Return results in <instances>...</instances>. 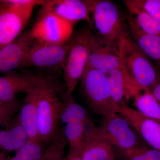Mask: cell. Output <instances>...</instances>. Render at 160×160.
Segmentation results:
<instances>
[{"mask_svg": "<svg viewBox=\"0 0 160 160\" xmlns=\"http://www.w3.org/2000/svg\"><path fill=\"white\" fill-rule=\"evenodd\" d=\"M121 69L136 87L150 89L156 78L157 67L153 66L131 36L120 41Z\"/></svg>", "mask_w": 160, "mask_h": 160, "instance_id": "6da1fadb", "label": "cell"}, {"mask_svg": "<svg viewBox=\"0 0 160 160\" xmlns=\"http://www.w3.org/2000/svg\"><path fill=\"white\" fill-rule=\"evenodd\" d=\"M56 87L47 80L38 87V129L42 143L50 144L59 136V124L65 102L60 99Z\"/></svg>", "mask_w": 160, "mask_h": 160, "instance_id": "7a4b0ae2", "label": "cell"}, {"mask_svg": "<svg viewBox=\"0 0 160 160\" xmlns=\"http://www.w3.org/2000/svg\"><path fill=\"white\" fill-rule=\"evenodd\" d=\"M44 1H0V49L17 39L23 33L36 6Z\"/></svg>", "mask_w": 160, "mask_h": 160, "instance_id": "3957f363", "label": "cell"}, {"mask_svg": "<svg viewBox=\"0 0 160 160\" xmlns=\"http://www.w3.org/2000/svg\"><path fill=\"white\" fill-rule=\"evenodd\" d=\"M92 32L90 27H84L73 32L68 41L69 49L63 70L66 91L70 94L80 82L88 64Z\"/></svg>", "mask_w": 160, "mask_h": 160, "instance_id": "277c9868", "label": "cell"}, {"mask_svg": "<svg viewBox=\"0 0 160 160\" xmlns=\"http://www.w3.org/2000/svg\"><path fill=\"white\" fill-rule=\"evenodd\" d=\"M80 82V88L89 109L103 117L117 113L108 89L107 75L87 64Z\"/></svg>", "mask_w": 160, "mask_h": 160, "instance_id": "5b68a950", "label": "cell"}, {"mask_svg": "<svg viewBox=\"0 0 160 160\" xmlns=\"http://www.w3.org/2000/svg\"><path fill=\"white\" fill-rule=\"evenodd\" d=\"M92 14L97 32L105 39L118 43L131 36L126 18L111 1L96 0Z\"/></svg>", "mask_w": 160, "mask_h": 160, "instance_id": "8992f818", "label": "cell"}, {"mask_svg": "<svg viewBox=\"0 0 160 160\" xmlns=\"http://www.w3.org/2000/svg\"><path fill=\"white\" fill-rule=\"evenodd\" d=\"M97 132L115 150H127L145 142L128 120L118 113L104 117Z\"/></svg>", "mask_w": 160, "mask_h": 160, "instance_id": "52a82bcc", "label": "cell"}, {"mask_svg": "<svg viewBox=\"0 0 160 160\" xmlns=\"http://www.w3.org/2000/svg\"><path fill=\"white\" fill-rule=\"evenodd\" d=\"M74 25L51 13L38 15L30 30L33 42L49 45H61L69 41Z\"/></svg>", "mask_w": 160, "mask_h": 160, "instance_id": "ba28073f", "label": "cell"}, {"mask_svg": "<svg viewBox=\"0 0 160 160\" xmlns=\"http://www.w3.org/2000/svg\"><path fill=\"white\" fill-rule=\"evenodd\" d=\"M119 42H109L92 32L88 65L106 75L121 68Z\"/></svg>", "mask_w": 160, "mask_h": 160, "instance_id": "9c48e42d", "label": "cell"}, {"mask_svg": "<svg viewBox=\"0 0 160 160\" xmlns=\"http://www.w3.org/2000/svg\"><path fill=\"white\" fill-rule=\"evenodd\" d=\"M96 0H52L44 1L38 15L51 13L75 25L85 20L93 29L90 15Z\"/></svg>", "mask_w": 160, "mask_h": 160, "instance_id": "30bf717a", "label": "cell"}, {"mask_svg": "<svg viewBox=\"0 0 160 160\" xmlns=\"http://www.w3.org/2000/svg\"><path fill=\"white\" fill-rule=\"evenodd\" d=\"M69 49L68 42L61 45H44L33 42L20 67L63 69Z\"/></svg>", "mask_w": 160, "mask_h": 160, "instance_id": "8fae6325", "label": "cell"}, {"mask_svg": "<svg viewBox=\"0 0 160 160\" xmlns=\"http://www.w3.org/2000/svg\"><path fill=\"white\" fill-rule=\"evenodd\" d=\"M47 80L32 72H20L12 70L0 76V102L17 99L20 93L29 94Z\"/></svg>", "mask_w": 160, "mask_h": 160, "instance_id": "7c38bea8", "label": "cell"}, {"mask_svg": "<svg viewBox=\"0 0 160 160\" xmlns=\"http://www.w3.org/2000/svg\"><path fill=\"white\" fill-rule=\"evenodd\" d=\"M118 113L125 118L146 144L160 152V124L144 116L136 109L126 105Z\"/></svg>", "mask_w": 160, "mask_h": 160, "instance_id": "4fadbf2b", "label": "cell"}, {"mask_svg": "<svg viewBox=\"0 0 160 160\" xmlns=\"http://www.w3.org/2000/svg\"><path fill=\"white\" fill-rule=\"evenodd\" d=\"M33 42L30 31H27L0 49V72L4 74L20 67Z\"/></svg>", "mask_w": 160, "mask_h": 160, "instance_id": "5bb4252c", "label": "cell"}, {"mask_svg": "<svg viewBox=\"0 0 160 160\" xmlns=\"http://www.w3.org/2000/svg\"><path fill=\"white\" fill-rule=\"evenodd\" d=\"M107 84L112 101L118 113L119 109L127 105L138 88L132 84L121 68L115 69L107 75Z\"/></svg>", "mask_w": 160, "mask_h": 160, "instance_id": "9a60e30c", "label": "cell"}, {"mask_svg": "<svg viewBox=\"0 0 160 160\" xmlns=\"http://www.w3.org/2000/svg\"><path fill=\"white\" fill-rule=\"evenodd\" d=\"M97 128L91 121L87 124L83 160H116L114 148L98 135Z\"/></svg>", "mask_w": 160, "mask_h": 160, "instance_id": "2e32d148", "label": "cell"}, {"mask_svg": "<svg viewBox=\"0 0 160 160\" xmlns=\"http://www.w3.org/2000/svg\"><path fill=\"white\" fill-rule=\"evenodd\" d=\"M39 87L31 93L26 94L18 116L29 141L42 143L39 132L38 119L37 100Z\"/></svg>", "mask_w": 160, "mask_h": 160, "instance_id": "e0dca14e", "label": "cell"}, {"mask_svg": "<svg viewBox=\"0 0 160 160\" xmlns=\"http://www.w3.org/2000/svg\"><path fill=\"white\" fill-rule=\"evenodd\" d=\"M126 18L132 39L147 57L160 67V36L144 32L129 13Z\"/></svg>", "mask_w": 160, "mask_h": 160, "instance_id": "ac0fdd59", "label": "cell"}, {"mask_svg": "<svg viewBox=\"0 0 160 160\" xmlns=\"http://www.w3.org/2000/svg\"><path fill=\"white\" fill-rule=\"evenodd\" d=\"M133 106L144 116L160 124V104L149 88L141 87L133 95Z\"/></svg>", "mask_w": 160, "mask_h": 160, "instance_id": "d6986e66", "label": "cell"}, {"mask_svg": "<svg viewBox=\"0 0 160 160\" xmlns=\"http://www.w3.org/2000/svg\"><path fill=\"white\" fill-rule=\"evenodd\" d=\"M129 14L133 17L140 29L147 34L160 36V21L149 14L138 0L123 1Z\"/></svg>", "mask_w": 160, "mask_h": 160, "instance_id": "ffe728a7", "label": "cell"}, {"mask_svg": "<svg viewBox=\"0 0 160 160\" xmlns=\"http://www.w3.org/2000/svg\"><path fill=\"white\" fill-rule=\"evenodd\" d=\"M29 141L18 115L14 122L8 129L0 131V146L7 151H17Z\"/></svg>", "mask_w": 160, "mask_h": 160, "instance_id": "44dd1931", "label": "cell"}, {"mask_svg": "<svg viewBox=\"0 0 160 160\" xmlns=\"http://www.w3.org/2000/svg\"><path fill=\"white\" fill-rule=\"evenodd\" d=\"M65 106L63 108L61 121L66 124L73 123H87L89 118L85 108L75 102L72 94L66 91Z\"/></svg>", "mask_w": 160, "mask_h": 160, "instance_id": "7402d4cb", "label": "cell"}, {"mask_svg": "<svg viewBox=\"0 0 160 160\" xmlns=\"http://www.w3.org/2000/svg\"><path fill=\"white\" fill-rule=\"evenodd\" d=\"M115 152L116 160H160V152L145 142L127 150H115Z\"/></svg>", "mask_w": 160, "mask_h": 160, "instance_id": "603a6c76", "label": "cell"}, {"mask_svg": "<svg viewBox=\"0 0 160 160\" xmlns=\"http://www.w3.org/2000/svg\"><path fill=\"white\" fill-rule=\"evenodd\" d=\"M88 122L66 124L63 134L69 144V149H84Z\"/></svg>", "mask_w": 160, "mask_h": 160, "instance_id": "cb8c5ba5", "label": "cell"}, {"mask_svg": "<svg viewBox=\"0 0 160 160\" xmlns=\"http://www.w3.org/2000/svg\"><path fill=\"white\" fill-rule=\"evenodd\" d=\"M42 143L29 141L9 160H42L44 151Z\"/></svg>", "mask_w": 160, "mask_h": 160, "instance_id": "d4e9b609", "label": "cell"}, {"mask_svg": "<svg viewBox=\"0 0 160 160\" xmlns=\"http://www.w3.org/2000/svg\"><path fill=\"white\" fill-rule=\"evenodd\" d=\"M60 138V136L57 139L49 144L50 146L44 151L42 160H65L64 149L67 141L64 135L61 139Z\"/></svg>", "mask_w": 160, "mask_h": 160, "instance_id": "484cf974", "label": "cell"}, {"mask_svg": "<svg viewBox=\"0 0 160 160\" xmlns=\"http://www.w3.org/2000/svg\"><path fill=\"white\" fill-rule=\"evenodd\" d=\"M21 106L17 99L9 102H0V126L11 119L20 110Z\"/></svg>", "mask_w": 160, "mask_h": 160, "instance_id": "4316f807", "label": "cell"}, {"mask_svg": "<svg viewBox=\"0 0 160 160\" xmlns=\"http://www.w3.org/2000/svg\"><path fill=\"white\" fill-rule=\"evenodd\" d=\"M149 14L160 21V0H138Z\"/></svg>", "mask_w": 160, "mask_h": 160, "instance_id": "83f0119b", "label": "cell"}, {"mask_svg": "<svg viewBox=\"0 0 160 160\" xmlns=\"http://www.w3.org/2000/svg\"><path fill=\"white\" fill-rule=\"evenodd\" d=\"M152 93L157 100L160 102V67H157L156 78L150 88Z\"/></svg>", "mask_w": 160, "mask_h": 160, "instance_id": "f1b7e54d", "label": "cell"}, {"mask_svg": "<svg viewBox=\"0 0 160 160\" xmlns=\"http://www.w3.org/2000/svg\"><path fill=\"white\" fill-rule=\"evenodd\" d=\"M83 149H69L65 160H83Z\"/></svg>", "mask_w": 160, "mask_h": 160, "instance_id": "f546056e", "label": "cell"}, {"mask_svg": "<svg viewBox=\"0 0 160 160\" xmlns=\"http://www.w3.org/2000/svg\"><path fill=\"white\" fill-rule=\"evenodd\" d=\"M0 160H6V156L2 152H0Z\"/></svg>", "mask_w": 160, "mask_h": 160, "instance_id": "4dcf8cb0", "label": "cell"}, {"mask_svg": "<svg viewBox=\"0 0 160 160\" xmlns=\"http://www.w3.org/2000/svg\"><path fill=\"white\" fill-rule=\"evenodd\" d=\"M159 103H160V102H159Z\"/></svg>", "mask_w": 160, "mask_h": 160, "instance_id": "1f68e13d", "label": "cell"}]
</instances>
